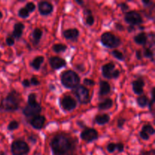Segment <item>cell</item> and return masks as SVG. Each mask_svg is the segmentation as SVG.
<instances>
[{"label":"cell","mask_w":155,"mask_h":155,"mask_svg":"<svg viewBox=\"0 0 155 155\" xmlns=\"http://www.w3.org/2000/svg\"><path fill=\"white\" fill-rule=\"evenodd\" d=\"M25 28V25L21 22H18L15 24L14 25L13 32H12V35L14 39H21L23 33H24V30Z\"/></svg>","instance_id":"17"},{"label":"cell","mask_w":155,"mask_h":155,"mask_svg":"<svg viewBox=\"0 0 155 155\" xmlns=\"http://www.w3.org/2000/svg\"><path fill=\"white\" fill-rule=\"evenodd\" d=\"M142 55L144 57L147 58L151 59V61H154V52H153V51L150 48H145L144 52L142 53Z\"/></svg>","instance_id":"28"},{"label":"cell","mask_w":155,"mask_h":155,"mask_svg":"<svg viewBox=\"0 0 155 155\" xmlns=\"http://www.w3.org/2000/svg\"><path fill=\"white\" fill-rule=\"evenodd\" d=\"M84 12H85V14L87 15H92V11H91L90 9H86V10L84 11Z\"/></svg>","instance_id":"49"},{"label":"cell","mask_w":155,"mask_h":155,"mask_svg":"<svg viewBox=\"0 0 155 155\" xmlns=\"http://www.w3.org/2000/svg\"><path fill=\"white\" fill-rule=\"evenodd\" d=\"M0 155H6V154H5V153L4 152V151H0Z\"/></svg>","instance_id":"53"},{"label":"cell","mask_w":155,"mask_h":155,"mask_svg":"<svg viewBox=\"0 0 155 155\" xmlns=\"http://www.w3.org/2000/svg\"><path fill=\"white\" fill-rule=\"evenodd\" d=\"M5 42H6V44H7L8 46H12V45H15V39H14V37L12 36V35H9V36H8L7 38H6Z\"/></svg>","instance_id":"34"},{"label":"cell","mask_w":155,"mask_h":155,"mask_svg":"<svg viewBox=\"0 0 155 155\" xmlns=\"http://www.w3.org/2000/svg\"><path fill=\"white\" fill-rule=\"evenodd\" d=\"M74 93L79 102L82 104H87L90 102V95L87 88L83 85H80L74 89Z\"/></svg>","instance_id":"7"},{"label":"cell","mask_w":155,"mask_h":155,"mask_svg":"<svg viewBox=\"0 0 155 155\" xmlns=\"http://www.w3.org/2000/svg\"><path fill=\"white\" fill-rule=\"evenodd\" d=\"M45 117L42 115H37L36 117H33L31 118V120H30V124L31 125V127L33 128H34L35 130H42L43 128L44 125H45Z\"/></svg>","instance_id":"14"},{"label":"cell","mask_w":155,"mask_h":155,"mask_svg":"<svg viewBox=\"0 0 155 155\" xmlns=\"http://www.w3.org/2000/svg\"><path fill=\"white\" fill-rule=\"evenodd\" d=\"M61 105L65 111H72L77 107V101L73 97L66 95L61 101Z\"/></svg>","instance_id":"11"},{"label":"cell","mask_w":155,"mask_h":155,"mask_svg":"<svg viewBox=\"0 0 155 155\" xmlns=\"http://www.w3.org/2000/svg\"><path fill=\"white\" fill-rule=\"evenodd\" d=\"M75 2L77 3V4H79L80 5H83V3H84V2H83V0H76Z\"/></svg>","instance_id":"50"},{"label":"cell","mask_w":155,"mask_h":155,"mask_svg":"<svg viewBox=\"0 0 155 155\" xmlns=\"http://www.w3.org/2000/svg\"><path fill=\"white\" fill-rule=\"evenodd\" d=\"M139 136H140L141 139H143V140H145V141L149 140V139H150V136H148V134H146V133H145L142 132V130H141V131L139 132Z\"/></svg>","instance_id":"41"},{"label":"cell","mask_w":155,"mask_h":155,"mask_svg":"<svg viewBox=\"0 0 155 155\" xmlns=\"http://www.w3.org/2000/svg\"><path fill=\"white\" fill-rule=\"evenodd\" d=\"M18 16L20 18H23V19H26V18H29V16H30V12L25 8H21L18 11Z\"/></svg>","instance_id":"29"},{"label":"cell","mask_w":155,"mask_h":155,"mask_svg":"<svg viewBox=\"0 0 155 155\" xmlns=\"http://www.w3.org/2000/svg\"><path fill=\"white\" fill-rule=\"evenodd\" d=\"M83 84L86 85V86H93L95 84V82L92 79L86 78L83 80Z\"/></svg>","instance_id":"36"},{"label":"cell","mask_w":155,"mask_h":155,"mask_svg":"<svg viewBox=\"0 0 155 155\" xmlns=\"http://www.w3.org/2000/svg\"><path fill=\"white\" fill-rule=\"evenodd\" d=\"M45 61L43 56H36V58L33 59L31 62H30V66L35 70V71H39L41 68L42 63Z\"/></svg>","instance_id":"22"},{"label":"cell","mask_w":155,"mask_h":155,"mask_svg":"<svg viewBox=\"0 0 155 155\" xmlns=\"http://www.w3.org/2000/svg\"><path fill=\"white\" fill-rule=\"evenodd\" d=\"M124 21L132 27L140 25L143 23L142 15L136 11H130L125 13Z\"/></svg>","instance_id":"9"},{"label":"cell","mask_w":155,"mask_h":155,"mask_svg":"<svg viewBox=\"0 0 155 155\" xmlns=\"http://www.w3.org/2000/svg\"><path fill=\"white\" fill-rule=\"evenodd\" d=\"M110 120V117L108 114H98L94 119V121L98 125L104 126L108 124Z\"/></svg>","instance_id":"20"},{"label":"cell","mask_w":155,"mask_h":155,"mask_svg":"<svg viewBox=\"0 0 155 155\" xmlns=\"http://www.w3.org/2000/svg\"><path fill=\"white\" fill-rule=\"evenodd\" d=\"M110 86L107 81L101 80L99 83V92H98V95L100 97H103L104 95H107L110 93Z\"/></svg>","instance_id":"18"},{"label":"cell","mask_w":155,"mask_h":155,"mask_svg":"<svg viewBox=\"0 0 155 155\" xmlns=\"http://www.w3.org/2000/svg\"><path fill=\"white\" fill-rule=\"evenodd\" d=\"M95 23V18H94L93 15H87L86 18V24L88 26H92Z\"/></svg>","instance_id":"33"},{"label":"cell","mask_w":155,"mask_h":155,"mask_svg":"<svg viewBox=\"0 0 155 155\" xmlns=\"http://www.w3.org/2000/svg\"><path fill=\"white\" fill-rule=\"evenodd\" d=\"M113 107V101L110 98H106L98 104V108L99 110H107Z\"/></svg>","instance_id":"23"},{"label":"cell","mask_w":155,"mask_h":155,"mask_svg":"<svg viewBox=\"0 0 155 155\" xmlns=\"http://www.w3.org/2000/svg\"><path fill=\"white\" fill-rule=\"evenodd\" d=\"M19 123L17 120H12L8 124L7 129L9 131H14V130H17L19 127Z\"/></svg>","instance_id":"30"},{"label":"cell","mask_w":155,"mask_h":155,"mask_svg":"<svg viewBox=\"0 0 155 155\" xmlns=\"http://www.w3.org/2000/svg\"><path fill=\"white\" fill-rule=\"evenodd\" d=\"M42 106L37 101L35 93H30L27 98V104L23 109V114L26 117H33L40 114Z\"/></svg>","instance_id":"3"},{"label":"cell","mask_w":155,"mask_h":155,"mask_svg":"<svg viewBox=\"0 0 155 155\" xmlns=\"http://www.w3.org/2000/svg\"><path fill=\"white\" fill-rule=\"evenodd\" d=\"M115 28L117 30H119V31H124V27L122 24H120V23H116L115 24Z\"/></svg>","instance_id":"45"},{"label":"cell","mask_w":155,"mask_h":155,"mask_svg":"<svg viewBox=\"0 0 155 155\" xmlns=\"http://www.w3.org/2000/svg\"><path fill=\"white\" fill-rule=\"evenodd\" d=\"M53 51H54L55 53H61L64 52L67 50L68 47H67L66 45L64 44H61V43H58V44H54L52 47H51Z\"/></svg>","instance_id":"25"},{"label":"cell","mask_w":155,"mask_h":155,"mask_svg":"<svg viewBox=\"0 0 155 155\" xmlns=\"http://www.w3.org/2000/svg\"><path fill=\"white\" fill-rule=\"evenodd\" d=\"M134 42L140 45H145L148 42V35L145 32H141L134 36Z\"/></svg>","instance_id":"21"},{"label":"cell","mask_w":155,"mask_h":155,"mask_svg":"<svg viewBox=\"0 0 155 155\" xmlns=\"http://www.w3.org/2000/svg\"><path fill=\"white\" fill-rule=\"evenodd\" d=\"M52 155H71L75 151L76 144L73 139L64 134H58L50 142Z\"/></svg>","instance_id":"1"},{"label":"cell","mask_w":155,"mask_h":155,"mask_svg":"<svg viewBox=\"0 0 155 155\" xmlns=\"http://www.w3.org/2000/svg\"><path fill=\"white\" fill-rule=\"evenodd\" d=\"M43 35V32L40 28H35L31 33L32 42L34 45H39L42 36Z\"/></svg>","instance_id":"19"},{"label":"cell","mask_w":155,"mask_h":155,"mask_svg":"<svg viewBox=\"0 0 155 155\" xmlns=\"http://www.w3.org/2000/svg\"><path fill=\"white\" fill-rule=\"evenodd\" d=\"M136 57L138 60H142L143 55H142V52L141 50H137V51H136Z\"/></svg>","instance_id":"43"},{"label":"cell","mask_w":155,"mask_h":155,"mask_svg":"<svg viewBox=\"0 0 155 155\" xmlns=\"http://www.w3.org/2000/svg\"><path fill=\"white\" fill-rule=\"evenodd\" d=\"M61 84L67 89H74L80 86V77L74 71H66L61 75Z\"/></svg>","instance_id":"4"},{"label":"cell","mask_w":155,"mask_h":155,"mask_svg":"<svg viewBox=\"0 0 155 155\" xmlns=\"http://www.w3.org/2000/svg\"><path fill=\"white\" fill-rule=\"evenodd\" d=\"M145 84V81L142 78H138L137 80L132 82V88H133V92L138 95H142L144 92Z\"/></svg>","instance_id":"15"},{"label":"cell","mask_w":155,"mask_h":155,"mask_svg":"<svg viewBox=\"0 0 155 155\" xmlns=\"http://www.w3.org/2000/svg\"><path fill=\"white\" fill-rule=\"evenodd\" d=\"M38 10L39 14L42 16H48L51 15L54 11V6L51 3L46 1L39 2L38 3Z\"/></svg>","instance_id":"12"},{"label":"cell","mask_w":155,"mask_h":155,"mask_svg":"<svg viewBox=\"0 0 155 155\" xmlns=\"http://www.w3.org/2000/svg\"><path fill=\"white\" fill-rule=\"evenodd\" d=\"M30 85H33V86H37L40 84V82H39V80H38L37 77H32L31 79H30Z\"/></svg>","instance_id":"37"},{"label":"cell","mask_w":155,"mask_h":155,"mask_svg":"<svg viewBox=\"0 0 155 155\" xmlns=\"http://www.w3.org/2000/svg\"><path fill=\"white\" fill-rule=\"evenodd\" d=\"M83 65H82V64H77V65H76L75 68H77V69H78L80 71H83V70H84V68H83Z\"/></svg>","instance_id":"48"},{"label":"cell","mask_w":155,"mask_h":155,"mask_svg":"<svg viewBox=\"0 0 155 155\" xmlns=\"http://www.w3.org/2000/svg\"><path fill=\"white\" fill-rule=\"evenodd\" d=\"M82 140L86 142H92L98 138V133L93 128H85L80 133Z\"/></svg>","instance_id":"10"},{"label":"cell","mask_w":155,"mask_h":155,"mask_svg":"<svg viewBox=\"0 0 155 155\" xmlns=\"http://www.w3.org/2000/svg\"><path fill=\"white\" fill-rule=\"evenodd\" d=\"M24 8H25L27 9L30 14L31 12H34L35 11V9H36V5H35L33 2H27V4H26L25 7Z\"/></svg>","instance_id":"32"},{"label":"cell","mask_w":155,"mask_h":155,"mask_svg":"<svg viewBox=\"0 0 155 155\" xmlns=\"http://www.w3.org/2000/svg\"><path fill=\"white\" fill-rule=\"evenodd\" d=\"M136 102L137 104L142 108H144L146 106H148V102H149V99L148 98V97L146 95H141V96L138 97L136 98Z\"/></svg>","instance_id":"24"},{"label":"cell","mask_w":155,"mask_h":155,"mask_svg":"<svg viewBox=\"0 0 155 155\" xmlns=\"http://www.w3.org/2000/svg\"><path fill=\"white\" fill-rule=\"evenodd\" d=\"M154 88H153L151 90V99L148 102V108L149 110L153 114V110H154Z\"/></svg>","instance_id":"31"},{"label":"cell","mask_w":155,"mask_h":155,"mask_svg":"<svg viewBox=\"0 0 155 155\" xmlns=\"http://www.w3.org/2000/svg\"><path fill=\"white\" fill-rule=\"evenodd\" d=\"M101 42L109 48H116L121 44V39L110 32H105L101 36Z\"/></svg>","instance_id":"5"},{"label":"cell","mask_w":155,"mask_h":155,"mask_svg":"<svg viewBox=\"0 0 155 155\" xmlns=\"http://www.w3.org/2000/svg\"><path fill=\"white\" fill-rule=\"evenodd\" d=\"M111 54L115 58H117V60L120 61H124V59H125L124 54H123L121 51H120L119 50H116V49L113 50L111 52Z\"/></svg>","instance_id":"27"},{"label":"cell","mask_w":155,"mask_h":155,"mask_svg":"<svg viewBox=\"0 0 155 155\" xmlns=\"http://www.w3.org/2000/svg\"><path fill=\"white\" fill-rule=\"evenodd\" d=\"M126 122H127L126 119H124V118H120V119L117 120V128L118 129L124 128Z\"/></svg>","instance_id":"39"},{"label":"cell","mask_w":155,"mask_h":155,"mask_svg":"<svg viewBox=\"0 0 155 155\" xmlns=\"http://www.w3.org/2000/svg\"><path fill=\"white\" fill-rule=\"evenodd\" d=\"M139 155H155V150L151 149L150 151H141Z\"/></svg>","instance_id":"42"},{"label":"cell","mask_w":155,"mask_h":155,"mask_svg":"<svg viewBox=\"0 0 155 155\" xmlns=\"http://www.w3.org/2000/svg\"><path fill=\"white\" fill-rule=\"evenodd\" d=\"M2 18H3V14H2V12L0 11V19H2Z\"/></svg>","instance_id":"52"},{"label":"cell","mask_w":155,"mask_h":155,"mask_svg":"<svg viewBox=\"0 0 155 155\" xmlns=\"http://www.w3.org/2000/svg\"><path fill=\"white\" fill-rule=\"evenodd\" d=\"M62 34H63L64 37L68 40L77 41L80 36V31L77 28L67 29V30H64Z\"/></svg>","instance_id":"16"},{"label":"cell","mask_w":155,"mask_h":155,"mask_svg":"<svg viewBox=\"0 0 155 155\" xmlns=\"http://www.w3.org/2000/svg\"><path fill=\"white\" fill-rule=\"evenodd\" d=\"M30 151V148L28 144L21 139L14 141L11 145L12 155H27Z\"/></svg>","instance_id":"6"},{"label":"cell","mask_w":155,"mask_h":155,"mask_svg":"<svg viewBox=\"0 0 155 155\" xmlns=\"http://www.w3.org/2000/svg\"><path fill=\"white\" fill-rule=\"evenodd\" d=\"M116 150L119 153H122L124 151V145L123 143H121V142L116 143Z\"/></svg>","instance_id":"40"},{"label":"cell","mask_w":155,"mask_h":155,"mask_svg":"<svg viewBox=\"0 0 155 155\" xmlns=\"http://www.w3.org/2000/svg\"><path fill=\"white\" fill-rule=\"evenodd\" d=\"M22 85L24 86V87H26V88H29L30 86H31V85H30V80H28L27 79H25V80H23Z\"/></svg>","instance_id":"46"},{"label":"cell","mask_w":155,"mask_h":155,"mask_svg":"<svg viewBox=\"0 0 155 155\" xmlns=\"http://www.w3.org/2000/svg\"><path fill=\"white\" fill-rule=\"evenodd\" d=\"M101 73L104 78L107 80L117 79L120 75V72L118 69H116L115 64L112 62L105 64L101 67Z\"/></svg>","instance_id":"8"},{"label":"cell","mask_w":155,"mask_h":155,"mask_svg":"<svg viewBox=\"0 0 155 155\" xmlns=\"http://www.w3.org/2000/svg\"><path fill=\"white\" fill-rule=\"evenodd\" d=\"M142 131L145 133L146 134H148L149 136H153L155 133L154 127H153L151 124H145V125H144L142 128Z\"/></svg>","instance_id":"26"},{"label":"cell","mask_w":155,"mask_h":155,"mask_svg":"<svg viewBox=\"0 0 155 155\" xmlns=\"http://www.w3.org/2000/svg\"><path fill=\"white\" fill-rule=\"evenodd\" d=\"M22 100L20 93L15 90L11 91L0 101V111L13 112L18 110Z\"/></svg>","instance_id":"2"},{"label":"cell","mask_w":155,"mask_h":155,"mask_svg":"<svg viewBox=\"0 0 155 155\" xmlns=\"http://www.w3.org/2000/svg\"><path fill=\"white\" fill-rule=\"evenodd\" d=\"M142 4L145 6V7H150L151 5L153 4L152 1H150V0H142Z\"/></svg>","instance_id":"44"},{"label":"cell","mask_w":155,"mask_h":155,"mask_svg":"<svg viewBox=\"0 0 155 155\" xmlns=\"http://www.w3.org/2000/svg\"><path fill=\"white\" fill-rule=\"evenodd\" d=\"M119 7L120 8L121 11H122L123 12H124V13H127V11L129 10V8H130V7H129L128 5L125 2L120 3V4L119 5Z\"/></svg>","instance_id":"38"},{"label":"cell","mask_w":155,"mask_h":155,"mask_svg":"<svg viewBox=\"0 0 155 155\" xmlns=\"http://www.w3.org/2000/svg\"><path fill=\"white\" fill-rule=\"evenodd\" d=\"M29 140H30V142H31L33 144H36L37 139H36V138L34 136H30V137H29Z\"/></svg>","instance_id":"47"},{"label":"cell","mask_w":155,"mask_h":155,"mask_svg":"<svg viewBox=\"0 0 155 155\" xmlns=\"http://www.w3.org/2000/svg\"><path fill=\"white\" fill-rule=\"evenodd\" d=\"M51 68L54 70H60L67 65V61L64 58L58 56L51 57L48 60Z\"/></svg>","instance_id":"13"},{"label":"cell","mask_w":155,"mask_h":155,"mask_svg":"<svg viewBox=\"0 0 155 155\" xmlns=\"http://www.w3.org/2000/svg\"><path fill=\"white\" fill-rule=\"evenodd\" d=\"M133 30H134V27H132V26H130V27H128V31L129 32H132Z\"/></svg>","instance_id":"51"},{"label":"cell","mask_w":155,"mask_h":155,"mask_svg":"<svg viewBox=\"0 0 155 155\" xmlns=\"http://www.w3.org/2000/svg\"><path fill=\"white\" fill-rule=\"evenodd\" d=\"M116 143H109L108 145H107L106 148H107V151H108L109 153H114L115 151H116Z\"/></svg>","instance_id":"35"}]
</instances>
